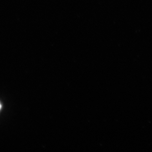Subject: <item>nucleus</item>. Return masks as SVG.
I'll use <instances>...</instances> for the list:
<instances>
[{"instance_id": "nucleus-1", "label": "nucleus", "mask_w": 152, "mask_h": 152, "mask_svg": "<svg viewBox=\"0 0 152 152\" xmlns=\"http://www.w3.org/2000/svg\"><path fill=\"white\" fill-rule=\"evenodd\" d=\"M1 103H0V109H1Z\"/></svg>"}]
</instances>
